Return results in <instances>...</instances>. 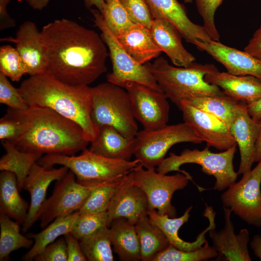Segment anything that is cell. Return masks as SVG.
<instances>
[{"label":"cell","mask_w":261,"mask_h":261,"mask_svg":"<svg viewBox=\"0 0 261 261\" xmlns=\"http://www.w3.org/2000/svg\"><path fill=\"white\" fill-rule=\"evenodd\" d=\"M41 32L47 49V72L58 80L88 86L107 71L109 53L94 30L62 18L44 25Z\"/></svg>","instance_id":"cell-1"},{"label":"cell","mask_w":261,"mask_h":261,"mask_svg":"<svg viewBox=\"0 0 261 261\" xmlns=\"http://www.w3.org/2000/svg\"><path fill=\"white\" fill-rule=\"evenodd\" d=\"M6 114L28 123L24 134L12 142L21 151L41 155H74L86 149L89 143L80 126L49 108H9Z\"/></svg>","instance_id":"cell-2"},{"label":"cell","mask_w":261,"mask_h":261,"mask_svg":"<svg viewBox=\"0 0 261 261\" xmlns=\"http://www.w3.org/2000/svg\"><path fill=\"white\" fill-rule=\"evenodd\" d=\"M18 89L29 106L49 108L81 127L89 143L95 141L99 128L91 118L90 87L64 83L47 72L30 76Z\"/></svg>","instance_id":"cell-3"},{"label":"cell","mask_w":261,"mask_h":261,"mask_svg":"<svg viewBox=\"0 0 261 261\" xmlns=\"http://www.w3.org/2000/svg\"><path fill=\"white\" fill-rule=\"evenodd\" d=\"M148 64L162 91L178 108L182 101L190 97L224 94L218 87L204 80L205 75L217 68L213 64L194 62L180 67L159 57Z\"/></svg>","instance_id":"cell-4"},{"label":"cell","mask_w":261,"mask_h":261,"mask_svg":"<svg viewBox=\"0 0 261 261\" xmlns=\"http://www.w3.org/2000/svg\"><path fill=\"white\" fill-rule=\"evenodd\" d=\"M37 162L46 168L54 165L65 166L79 183L86 185L120 181L140 164L137 159L131 161L110 159L87 148L78 156L45 154Z\"/></svg>","instance_id":"cell-5"},{"label":"cell","mask_w":261,"mask_h":261,"mask_svg":"<svg viewBox=\"0 0 261 261\" xmlns=\"http://www.w3.org/2000/svg\"><path fill=\"white\" fill-rule=\"evenodd\" d=\"M90 89L94 123L99 128L112 126L126 138H135L138 128L126 90L108 81Z\"/></svg>","instance_id":"cell-6"},{"label":"cell","mask_w":261,"mask_h":261,"mask_svg":"<svg viewBox=\"0 0 261 261\" xmlns=\"http://www.w3.org/2000/svg\"><path fill=\"white\" fill-rule=\"evenodd\" d=\"M206 146L200 150L198 149H185L180 155L171 152L169 157L165 158L157 167L156 171L162 174L172 171L181 172L193 181L190 174L180 167L187 163H195L201 166V170L205 174L213 175L216 182L213 189L223 190L234 183L237 178L233 165V160L236 151L237 145L219 153L210 151Z\"/></svg>","instance_id":"cell-7"},{"label":"cell","mask_w":261,"mask_h":261,"mask_svg":"<svg viewBox=\"0 0 261 261\" xmlns=\"http://www.w3.org/2000/svg\"><path fill=\"white\" fill-rule=\"evenodd\" d=\"M135 159L146 169H155L165 159L167 151L174 145L189 142L201 144L203 141L185 122L166 125L155 130L138 131L135 137Z\"/></svg>","instance_id":"cell-8"},{"label":"cell","mask_w":261,"mask_h":261,"mask_svg":"<svg viewBox=\"0 0 261 261\" xmlns=\"http://www.w3.org/2000/svg\"><path fill=\"white\" fill-rule=\"evenodd\" d=\"M94 25L101 31V36L108 48L112 72L106 76L108 82L124 88L128 82H133L162 91L152 74L148 64L137 62L125 50L105 24L97 9H90Z\"/></svg>","instance_id":"cell-9"},{"label":"cell","mask_w":261,"mask_h":261,"mask_svg":"<svg viewBox=\"0 0 261 261\" xmlns=\"http://www.w3.org/2000/svg\"><path fill=\"white\" fill-rule=\"evenodd\" d=\"M133 183L145 194L149 209H155L160 215L170 218L176 216V209L171 203L174 192L184 188L190 179L178 172L168 175L156 172L155 169H145L139 164L132 171Z\"/></svg>","instance_id":"cell-10"},{"label":"cell","mask_w":261,"mask_h":261,"mask_svg":"<svg viewBox=\"0 0 261 261\" xmlns=\"http://www.w3.org/2000/svg\"><path fill=\"white\" fill-rule=\"evenodd\" d=\"M261 161L221 196L223 206L249 225L261 227Z\"/></svg>","instance_id":"cell-11"},{"label":"cell","mask_w":261,"mask_h":261,"mask_svg":"<svg viewBox=\"0 0 261 261\" xmlns=\"http://www.w3.org/2000/svg\"><path fill=\"white\" fill-rule=\"evenodd\" d=\"M101 184L80 183L69 170L56 181L52 195L46 199L40 209L39 219L41 228H44L57 218L78 211L91 192Z\"/></svg>","instance_id":"cell-12"},{"label":"cell","mask_w":261,"mask_h":261,"mask_svg":"<svg viewBox=\"0 0 261 261\" xmlns=\"http://www.w3.org/2000/svg\"><path fill=\"white\" fill-rule=\"evenodd\" d=\"M124 88L129 95L133 116L144 129L155 130L167 125L170 105L162 91L133 82H127Z\"/></svg>","instance_id":"cell-13"},{"label":"cell","mask_w":261,"mask_h":261,"mask_svg":"<svg viewBox=\"0 0 261 261\" xmlns=\"http://www.w3.org/2000/svg\"><path fill=\"white\" fill-rule=\"evenodd\" d=\"M179 109L182 113L184 122L206 142V146L224 151L237 145L230 128L216 116L186 100L181 102Z\"/></svg>","instance_id":"cell-14"},{"label":"cell","mask_w":261,"mask_h":261,"mask_svg":"<svg viewBox=\"0 0 261 261\" xmlns=\"http://www.w3.org/2000/svg\"><path fill=\"white\" fill-rule=\"evenodd\" d=\"M15 44V48L23 59L30 76L47 72L48 54L47 46L41 31L36 24L27 21L19 27L15 38L0 39Z\"/></svg>","instance_id":"cell-15"},{"label":"cell","mask_w":261,"mask_h":261,"mask_svg":"<svg viewBox=\"0 0 261 261\" xmlns=\"http://www.w3.org/2000/svg\"><path fill=\"white\" fill-rule=\"evenodd\" d=\"M149 206L143 190L133 182L131 172L125 175L117 185L106 211L108 227L118 218H125L135 224L147 215Z\"/></svg>","instance_id":"cell-16"},{"label":"cell","mask_w":261,"mask_h":261,"mask_svg":"<svg viewBox=\"0 0 261 261\" xmlns=\"http://www.w3.org/2000/svg\"><path fill=\"white\" fill-rule=\"evenodd\" d=\"M68 171V168L64 166L58 168H46L37 162L33 164L23 185V189L28 191L30 196L28 215L22 225L23 233L28 231L39 219V212L46 199V191L51 183L62 177Z\"/></svg>","instance_id":"cell-17"},{"label":"cell","mask_w":261,"mask_h":261,"mask_svg":"<svg viewBox=\"0 0 261 261\" xmlns=\"http://www.w3.org/2000/svg\"><path fill=\"white\" fill-rule=\"evenodd\" d=\"M154 19H162L174 25L182 38L195 45L211 40L203 26L193 23L184 6L177 0H145Z\"/></svg>","instance_id":"cell-18"},{"label":"cell","mask_w":261,"mask_h":261,"mask_svg":"<svg viewBox=\"0 0 261 261\" xmlns=\"http://www.w3.org/2000/svg\"><path fill=\"white\" fill-rule=\"evenodd\" d=\"M225 224L219 231L215 228L210 229L209 235L213 246L218 252L217 261H251L248 249L249 234L246 229H242L235 234L234 226L231 220L232 210L223 206Z\"/></svg>","instance_id":"cell-19"},{"label":"cell","mask_w":261,"mask_h":261,"mask_svg":"<svg viewBox=\"0 0 261 261\" xmlns=\"http://www.w3.org/2000/svg\"><path fill=\"white\" fill-rule=\"evenodd\" d=\"M225 67L227 72L237 75H251L261 80V60L244 50L211 40L195 45Z\"/></svg>","instance_id":"cell-20"},{"label":"cell","mask_w":261,"mask_h":261,"mask_svg":"<svg viewBox=\"0 0 261 261\" xmlns=\"http://www.w3.org/2000/svg\"><path fill=\"white\" fill-rule=\"evenodd\" d=\"M192 208V206L188 207L183 215L179 218H170L166 215H159L155 209H149L148 216L150 221L163 232L170 245L181 250L192 251L202 247L206 241V233L210 229L216 228V213L212 207L206 205L203 215L208 218L209 226L197 235L194 241L189 242L182 239L178 235V230L188 221L190 217L189 213Z\"/></svg>","instance_id":"cell-21"},{"label":"cell","mask_w":261,"mask_h":261,"mask_svg":"<svg viewBox=\"0 0 261 261\" xmlns=\"http://www.w3.org/2000/svg\"><path fill=\"white\" fill-rule=\"evenodd\" d=\"M261 120H257L249 115L246 104L240 102L235 119L230 127L240 154L238 174H244L251 170L254 161L255 146L260 129Z\"/></svg>","instance_id":"cell-22"},{"label":"cell","mask_w":261,"mask_h":261,"mask_svg":"<svg viewBox=\"0 0 261 261\" xmlns=\"http://www.w3.org/2000/svg\"><path fill=\"white\" fill-rule=\"evenodd\" d=\"M204 79L221 88L226 95L246 105L261 98V80L254 76L219 72L216 68L206 74Z\"/></svg>","instance_id":"cell-23"},{"label":"cell","mask_w":261,"mask_h":261,"mask_svg":"<svg viewBox=\"0 0 261 261\" xmlns=\"http://www.w3.org/2000/svg\"><path fill=\"white\" fill-rule=\"evenodd\" d=\"M150 30L156 44L174 66L187 67L195 62V58L184 47L179 31L172 23L154 19Z\"/></svg>","instance_id":"cell-24"},{"label":"cell","mask_w":261,"mask_h":261,"mask_svg":"<svg viewBox=\"0 0 261 261\" xmlns=\"http://www.w3.org/2000/svg\"><path fill=\"white\" fill-rule=\"evenodd\" d=\"M116 38L127 53L140 64L157 58L162 52L150 29L140 24H134Z\"/></svg>","instance_id":"cell-25"},{"label":"cell","mask_w":261,"mask_h":261,"mask_svg":"<svg viewBox=\"0 0 261 261\" xmlns=\"http://www.w3.org/2000/svg\"><path fill=\"white\" fill-rule=\"evenodd\" d=\"M89 150L96 154L113 159L130 160L134 155L135 138L129 139L110 126L99 127L97 139L90 143Z\"/></svg>","instance_id":"cell-26"},{"label":"cell","mask_w":261,"mask_h":261,"mask_svg":"<svg viewBox=\"0 0 261 261\" xmlns=\"http://www.w3.org/2000/svg\"><path fill=\"white\" fill-rule=\"evenodd\" d=\"M113 249L121 261L141 259L140 244L135 225L125 218L113 220L109 227Z\"/></svg>","instance_id":"cell-27"},{"label":"cell","mask_w":261,"mask_h":261,"mask_svg":"<svg viewBox=\"0 0 261 261\" xmlns=\"http://www.w3.org/2000/svg\"><path fill=\"white\" fill-rule=\"evenodd\" d=\"M19 191L15 175L8 171H1L0 214L6 215L23 225L29 205L20 196Z\"/></svg>","instance_id":"cell-28"},{"label":"cell","mask_w":261,"mask_h":261,"mask_svg":"<svg viewBox=\"0 0 261 261\" xmlns=\"http://www.w3.org/2000/svg\"><path fill=\"white\" fill-rule=\"evenodd\" d=\"M1 144L5 154L0 159V170L14 174L19 190L21 191L31 167L42 155L21 151L10 141H2Z\"/></svg>","instance_id":"cell-29"},{"label":"cell","mask_w":261,"mask_h":261,"mask_svg":"<svg viewBox=\"0 0 261 261\" xmlns=\"http://www.w3.org/2000/svg\"><path fill=\"white\" fill-rule=\"evenodd\" d=\"M134 225L140 242L142 261H152L170 245L165 234L150 221L148 215L141 218Z\"/></svg>","instance_id":"cell-30"},{"label":"cell","mask_w":261,"mask_h":261,"mask_svg":"<svg viewBox=\"0 0 261 261\" xmlns=\"http://www.w3.org/2000/svg\"><path fill=\"white\" fill-rule=\"evenodd\" d=\"M79 213L76 211L67 216L57 218L40 232L27 237L34 240L32 246L22 257L25 261H30L48 245L56 241L59 236L70 232Z\"/></svg>","instance_id":"cell-31"},{"label":"cell","mask_w":261,"mask_h":261,"mask_svg":"<svg viewBox=\"0 0 261 261\" xmlns=\"http://www.w3.org/2000/svg\"><path fill=\"white\" fill-rule=\"evenodd\" d=\"M185 100L195 107L216 116L229 128L235 119L240 103L225 94L190 97Z\"/></svg>","instance_id":"cell-32"},{"label":"cell","mask_w":261,"mask_h":261,"mask_svg":"<svg viewBox=\"0 0 261 261\" xmlns=\"http://www.w3.org/2000/svg\"><path fill=\"white\" fill-rule=\"evenodd\" d=\"M0 214V261L6 260L12 252L21 248H30L33 241L20 232V224Z\"/></svg>","instance_id":"cell-33"},{"label":"cell","mask_w":261,"mask_h":261,"mask_svg":"<svg viewBox=\"0 0 261 261\" xmlns=\"http://www.w3.org/2000/svg\"><path fill=\"white\" fill-rule=\"evenodd\" d=\"M79 243L87 261H114L109 227L102 228L79 241Z\"/></svg>","instance_id":"cell-34"},{"label":"cell","mask_w":261,"mask_h":261,"mask_svg":"<svg viewBox=\"0 0 261 261\" xmlns=\"http://www.w3.org/2000/svg\"><path fill=\"white\" fill-rule=\"evenodd\" d=\"M100 13L105 24L116 37L134 24L118 0H104Z\"/></svg>","instance_id":"cell-35"},{"label":"cell","mask_w":261,"mask_h":261,"mask_svg":"<svg viewBox=\"0 0 261 261\" xmlns=\"http://www.w3.org/2000/svg\"><path fill=\"white\" fill-rule=\"evenodd\" d=\"M218 256V252L206 240L201 247L192 251L178 249L170 245L159 253L152 261H202Z\"/></svg>","instance_id":"cell-36"},{"label":"cell","mask_w":261,"mask_h":261,"mask_svg":"<svg viewBox=\"0 0 261 261\" xmlns=\"http://www.w3.org/2000/svg\"><path fill=\"white\" fill-rule=\"evenodd\" d=\"M120 181L103 183L95 188L78 211L79 214L106 212Z\"/></svg>","instance_id":"cell-37"},{"label":"cell","mask_w":261,"mask_h":261,"mask_svg":"<svg viewBox=\"0 0 261 261\" xmlns=\"http://www.w3.org/2000/svg\"><path fill=\"white\" fill-rule=\"evenodd\" d=\"M108 227L106 212L78 214L70 232L79 241Z\"/></svg>","instance_id":"cell-38"},{"label":"cell","mask_w":261,"mask_h":261,"mask_svg":"<svg viewBox=\"0 0 261 261\" xmlns=\"http://www.w3.org/2000/svg\"><path fill=\"white\" fill-rule=\"evenodd\" d=\"M0 72L15 82L27 74L26 65L19 53L10 45L0 47Z\"/></svg>","instance_id":"cell-39"},{"label":"cell","mask_w":261,"mask_h":261,"mask_svg":"<svg viewBox=\"0 0 261 261\" xmlns=\"http://www.w3.org/2000/svg\"><path fill=\"white\" fill-rule=\"evenodd\" d=\"M223 0H195L197 11L202 18L203 26L212 40L219 41L220 35L215 23V14Z\"/></svg>","instance_id":"cell-40"},{"label":"cell","mask_w":261,"mask_h":261,"mask_svg":"<svg viewBox=\"0 0 261 261\" xmlns=\"http://www.w3.org/2000/svg\"><path fill=\"white\" fill-rule=\"evenodd\" d=\"M134 24L150 29L154 18L145 0H118Z\"/></svg>","instance_id":"cell-41"},{"label":"cell","mask_w":261,"mask_h":261,"mask_svg":"<svg viewBox=\"0 0 261 261\" xmlns=\"http://www.w3.org/2000/svg\"><path fill=\"white\" fill-rule=\"evenodd\" d=\"M7 77L0 72V102L13 109L22 110L29 107L18 88L14 87Z\"/></svg>","instance_id":"cell-42"},{"label":"cell","mask_w":261,"mask_h":261,"mask_svg":"<svg viewBox=\"0 0 261 261\" xmlns=\"http://www.w3.org/2000/svg\"><path fill=\"white\" fill-rule=\"evenodd\" d=\"M28 128V123L6 114L0 119V139L13 142L20 138Z\"/></svg>","instance_id":"cell-43"},{"label":"cell","mask_w":261,"mask_h":261,"mask_svg":"<svg viewBox=\"0 0 261 261\" xmlns=\"http://www.w3.org/2000/svg\"><path fill=\"white\" fill-rule=\"evenodd\" d=\"M33 260L37 261H68L64 237L58 238L48 245Z\"/></svg>","instance_id":"cell-44"},{"label":"cell","mask_w":261,"mask_h":261,"mask_svg":"<svg viewBox=\"0 0 261 261\" xmlns=\"http://www.w3.org/2000/svg\"><path fill=\"white\" fill-rule=\"evenodd\" d=\"M64 236L66 242L68 261H87L81 248L79 241L70 232Z\"/></svg>","instance_id":"cell-45"},{"label":"cell","mask_w":261,"mask_h":261,"mask_svg":"<svg viewBox=\"0 0 261 261\" xmlns=\"http://www.w3.org/2000/svg\"><path fill=\"white\" fill-rule=\"evenodd\" d=\"M244 50L261 60V24L254 32Z\"/></svg>","instance_id":"cell-46"},{"label":"cell","mask_w":261,"mask_h":261,"mask_svg":"<svg viewBox=\"0 0 261 261\" xmlns=\"http://www.w3.org/2000/svg\"><path fill=\"white\" fill-rule=\"evenodd\" d=\"M248 114L253 119L261 120V98L246 105Z\"/></svg>","instance_id":"cell-47"},{"label":"cell","mask_w":261,"mask_h":261,"mask_svg":"<svg viewBox=\"0 0 261 261\" xmlns=\"http://www.w3.org/2000/svg\"><path fill=\"white\" fill-rule=\"evenodd\" d=\"M250 246L255 256L261 261V235H254L250 242Z\"/></svg>","instance_id":"cell-48"},{"label":"cell","mask_w":261,"mask_h":261,"mask_svg":"<svg viewBox=\"0 0 261 261\" xmlns=\"http://www.w3.org/2000/svg\"><path fill=\"white\" fill-rule=\"evenodd\" d=\"M32 9L42 10L48 5L50 0H23Z\"/></svg>","instance_id":"cell-49"},{"label":"cell","mask_w":261,"mask_h":261,"mask_svg":"<svg viewBox=\"0 0 261 261\" xmlns=\"http://www.w3.org/2000/svg\"><path fill=\"white\" fill-rule=\"evenodd\" d=\"M86 7L90 10L92 7H95L96 9L101 12L104 3V0H84Z\"/></svg>","instance_id":"cell-50"},{"label":"cell","mask_w":261,"mask_h":261,"mask_svg":"<svg viewBox=\"0 0 261 261\" xmlns=\"http://www.w3.org/2000/svg\"><path fill=\"white\" fill-rule=\"evenodd\" d=\"M260 161H261V122L259 135L255 144L254 156V162Z\"/></svg>","instance_id":"cell-51"},{"label":"cell","mask_w":261,"mask_h":261,"mask_svg":"<svg viewBox=\"0 0 261 261\" xmlns=\"http://www.w3.org/2000/svg\"><path fill=\"white\" fill-rule=\"evenodd\" d=\"M11 0H0V16L8 14L7 6Z\"/></svg>","instance_id":"cell-52"},{"label":"cell","mask_w":261,"mask_h":261,"mask_svg":"<svg viewBox=\"0 0 261 261\" xmlns=\"http://www.w3.org/2000/svg\"><path fill=\"white\" fill-rule=\"evenodd\" d=\"M184 1L187 3H191L192 1V0H184Z\"/></svg>","instance_id":"cell-53"}]
</instances>
